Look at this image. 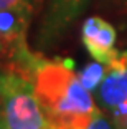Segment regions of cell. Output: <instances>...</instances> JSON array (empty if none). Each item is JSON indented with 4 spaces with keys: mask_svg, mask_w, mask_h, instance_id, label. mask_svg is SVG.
I'll list each match as a JSON object with an SVG mask.
<instances>
[{
    "mask_svg": "<svg viewBox=\"0 0 127 129\" xmlns=\"http://www.w3.org/2000/svg\"><path fill=\"white\" fill-rule=\"evenodd\" d=\"M30 81L48 124L58 129L88 127L97 108L69 64L40 60Z\"/></svg>",
    "mask_w": 127,
    "mask_h": 129,
    "instance_id": "1",
    "label": "cell"
},
{
    "mask_svg": "<svg viewBox=\"0 0 127 129\" xmlns=\"http://www.w3.org/2000/svg\"><path fill=\"white\" fill-rule=\"evenodd\" d=\"M0 122L7 129H45L48 126L33 84L17 73L0 76Z\"/></svg>",
    "mask_w": 127,
    "mask_h": 129,
    "instance_id": "2",
    "label": "cell"
},
{
    "mask_svg": "<svg viewBox=\"0 0 127 129\" xmlns=\"http://www.w3.org/2000/svg\"><path fill=\"white\" fill-rule=\"evenodd\" d=\"M97 93L101 103L109 109L127 101V50L116 51L114 58L106 64V73Z\"/></svg>",
    "mask_w": 127,
    "mask_h": 129,
    "instance_id": "3",
    "label": "cell"
},
{
    "mask_svg": "<svg viewBox=\"0 0 127 129\" xmlns=\"http://www.w3.org/2000/svg\"><path fill=\"white\" fill-rule=\"evenodd\" d=\"M82 43L94 60L107 64L116 55V30L106 20L91 17L82 25Z\"/></svg>",
    "mask_w": 127,
    "mask_h": 129,
    "instance_id": "4",
    "label": "cell"
},
{
    "mask_svg": "<svg viewBox=\"0 0 127 129\" xmlns=\"http://www.w3.org/2000/svg\"><path fill=\"white\" fill-rule=\"evenodd\" d=\"M104 73H106V64L94 61V63L88 64L78 76H79V81L82 83V86L86 88L88 91H94V89L99 88L102 78H104Z\"/></svg>",
    "mask_w": 127,
    "mask_h": 129,
    "instance_id": "5",
    "label": "cell"
},
{
    "mask_svg": "<svg viewBox=\"0 0 127 129\" xmlns=\"http://www.w3.org/2000/svg\"><path fill=\"white\" fill-rule=\"evenodd\" d=\"M86 129H116L114 126L111 124V122L107 121V119L104 118L101 114V111L97 109L96 113L93 114V118L89 119V122H88V127Z\"/></svg>",
    "mask_w": 127,
    "mask_h": 129,
    "instance_id": "6",
    "label": "cell"
},
{
    "mask_svg": "<svg viewBox=\"0 0 127 129\" xmlns=\"http://www.w3.org/2000/svg\"><path fill=\"white\" fill-rule=\"evenodd\" d=\"M10 8H30L28 0H0V10H10Z\"/></svg>",
    "mask_w": 127,
    "mask_h": 129,
    "instance_id": "7",
    "label": "cell"
},
{
    "mask_svg": "<svg viewBox=\"0 0 127 129\" xmlns=\"http://www.w3.org/2000/svg\"><path fill=\"white\" fill-rule=\"evenodd\" d=\"M2 58H4V51H2V46H0V63H2Z\"/></svg>",
    "mask_w": 127,
    "mask_h": 129,
    "instance_id": "8",
    "label": "cell"
},
{
    "mask_svg": "<svg viewBox=\"0 0 127 129\" xmlns=\"http://www.w3.org/2000/svg\"><path fill=\"white\" fill-rule=\"evenodd\" d=\"M45 129H58V127H55V126H51V124H48V126H46V127Z\"/></svg>",
    "mask_w": 127,
    "mask_h": 129,
    "instance_id": "9",
    "label": "cell"
},
{
    "mask_svg": "<svg viewBox=\"0 0 127 129\" xmlns=\"http://www.w3.org/2000/svg\"><path fill=\"white\" fill-rule=\"evenodd\" d=\"M0 129H7V127H5V126L2 124V122H0Z\"/></svg>",
    "mask_w": 127,
    "mask_h": 129,
    "instance_id": "10",
    "label": "cell"
}]
</instances>
